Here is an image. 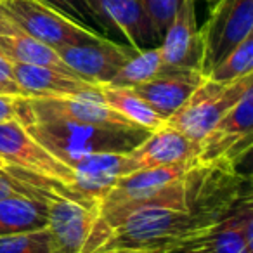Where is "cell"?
I'll use <instances>...</instances> for the list:
<instances>
[{
	"label": "cell",
	"mask_w": 253,
	"mask_h": 253,
	"mask_svg": "<svg viewBox=\"0 0 253 253\" xmlns=\"http://www.w3.org/2000/svg\"><path fill=\"white\" fill-rule=\"evenodd\" d=\"M18 120V97L0 95V122Z\"/></svg>",
	"instance_id": "f1b7e54d"
},
{
	"label": "cell",
	"mask_w": 253,
	"mask_h": 253,
	"mask_svg": "<svg viewBox=\"0 0 253 253\" xmlns=\"http://www.w3.org/2000/svg\"><path fill=\"white\" fill-rule=\"evenodd\" d=\"M106 30H118L135 50L156 47L162 37L156 33L137 0H88Z\"/></svg>",
	"instance_id": "5bb4252c"
},
{
	"label": "cell",
	"mask_w": 253,
	"mask_h": 253,
	"mask_svg": "<svg viewBox=\"0 0 253 253\" xmlns=\"http://www.w3.org/2000/svg\"><path fill=\"white\" fill-rule=\"evenodd\" d=\"M165 66H163L162 59V50L160 45L149 47V49L135 50L128 59L125 61L120 71L115 75L109 84L111 87H137L146 82L153 80L158 75L165 73Z\"/></svg>",
	"instance_id": "44dd1931"
},
{
	"label": "cell",
	"mask_w": 253,
	"mask_h": 253,
	"mask_svg": "<svg viewBox=\"0 0 253 253\" xmlns=\"http://www.w3.org/2000/svg\"><path fill=\"white\" fill-rule=\"evenodd\" d=\"M0 2H4V0H0Z\"/></svg>",
	"instance_id": "d6a6232c"
},
{
	"label": "cell",
	"mask_w": 253,
	"mask_h": 253,
	"mask_svg": "<svg viewBox=\"0 0 253 253\" xmlns=\"http://www.w3.org/2000/svg\"><path fill=\"white\" fill-rule=\"evenodd\" d=\"M253 33V0H217L200 28L203 43V73Z\"/></svg>",
	"instance_id": "9c48e42d"
},
{
	"label": "cell",
	"mask_w": 253,
	"mask_h": 253,
	"mask_svg": "<svg viewBox=\"0 0 253 253\" xmlns=\"http://www.w3.org/2000/svg\"><path fill=\"white\" fill-rule=\"evenodd\" d=\"M250 73H253V33L213 64L207 73V78L213 82H231Z\"/></svg>",
	"instance_id": "7402d4cb"
},
{
	"label": "cell",
	"mask_w": 253,
	"mask_h": 253,
	"mask_svg": "<svg viewBox=\"0 0 253 253\" xmlns=\"http://www.w3.org/2000/svg\"><path fill=\"white\" fill-rule=\"evenodd\" d=\"M220 220V217L198 210H173L165 207L139 208L109 232L106 243L97 252L205 245Z\"/></svg>",
	"instance_id": "6da1fadb"
},
{
	"label": "cell",
	"mask_w": 253,
	"mask_h": 253,
	"mask_svg": "<svg viewBox=\"0 0 253 253\" xmlns=\"http://www.w3.org/2000/svg\"><path fill=\"white\" fill-rule=\"evenodd\" d=\"M2 170H5V163L0 160V172H2Z\"/></svg>",
	"instance_id": "f546056e"
},
{
	"label": "cell",
	"mask_w": 253,
	"mask_h": 253,
	"mask_svg": "<svg viewBox=\"0 0 253 253\" xmlns=\"http://www.w3.org/2000/svg\"><path fill=\"white\" fill-rule=\"evenodd\" d=\"M99 92L106 104L116 113L144 128L148 132H155L156 128L165 125V120L151 108L146 101H142L134 88L128 87H111V85H99Z\"/></svg>",
	"instance_id": "d6986e66"
},
{
	"label": "cell",
	"mask_w": 253,
	"mask_h": 253,
	"mask_svg": "<svg viewBox=\"0 0 253 253\" xmlns=\"http://www.w3.org/2000/svg\"><path fill=\"white\" fill-rule=\"evenodd\" d=\"M163 66L170 70L203 71V43L196 25V2L180 0V5L167 28L162 42Z\"/></svg>",
	"instance_id": "8fae6325"
},
{
	"label": "cell",
	"mask_w": 253,
	"mask_h": 253,
	"mask_svg": "<svg viewBox=\"0 0 253 253\" xmlns=\"http://www.w3.org/2000/svg\"><path fill=\"white\" fill-rule=\"evenodd\" d=\"M200 142L193 141L182 132L163 125L128 151L132 172L160 169L182 162H198ZM200 163V162H198Z\"/></svg>",
	"instance_id": "7c38bea8"
},
{
	"label": "cell",
	"mask_w": 253,
	"mask_h": 253,
	"mask_svg": "<svg viewBox=\"0 0 253 253\" xmlns=\"http://www.w3.org/2000/svg\"><path fill=\"white\" fill-rule=\"evenodd\" d=\"M23 125L68 167L94 153H128L149 135L148 130H120L68 120H32Z\"/></svg>",
	"instance_id": "7a4b0ae2"
},
{
	"label": "cell",
	"mask_w": 253,
	"mask_h": 253,
	"mask_svg": "<svg viewBox=\"0 0 253 253\" xmlns=\"http://www.w3.org/2000/svg\"><path fill=\"white\" fill-rule=\"evenodd\" d=\"M205 78V73L200 70H170L132 88L163 120H167L189 99Z\"/></svg>",
	"instance_id": "9a60e30c"
},
{
	"label": "cell",
	"mask_w": 253,
	"mask_h": 253,
	"mask_svg": "<svg viewBox=\"0 0 253 253\" xmlns=\"http://www.w3.org/2000/svg\"><path fill=\"white\" fill-rule=\"evenodd\" d=\"M253 144V88L234 104L201 139L198 162L238 167Z\"/></svg>",
	"instance_id": "8992f818"
},
{
	"label": "cell",
	"mask_w": 253,
	"mask_h": 253,
	"mask_svg": "<svg viewBox=\"0 0 253 253\" xmlns=\"http://www.w3.org/2000/svg\"><path fill=\"white\" fill-rule=\"evenodd\" d=\"M208 253H253L252 193L245 194L208 238Z\"/></svg>",
	"instance_id": "ac0fdd59"
},
{
	"label": "cell",
	"mask_w": 253,
	"mask_h": 253,
	"mask_svg": "<svg viewBox=\"0 0 253 253\" xmlns=\"http://www.w3.org/2000/svg\"><path fill=\"white\" fill-rule=\"evenodd\" d=\"M49 189H42L37 187L30 182H25L14 173H11L5 167V170L0 172V200L2 198H11V196H26L32 200H39L43 203V196Z\"/></svg>",
	"instance_id": "484cf974"
},
{
	"label": "cell",
	"mask_w": 253,
	"mask_h": 253,
	"mask_svg": "<svg viewBox=\"0 0 253 253\" xmlns=\"http://www.w3.org/2000/svg\"><path fill=\"white\" fill-rule=\"evenodd\" d=\"M207 245H208V243H207ZM203 253H208V246H207V250H205V252Z\"/></svg>",
	"instance_id": "4dcf8cb0"
},
{
	"label": "cell",
	"mask_w": 253,
	"mask_h": 253,
	"mask_svg": "<svg viewBox=\"0 0 253 253\" xmlns=\"http://www.w3.org/2000/svg\"><path fill=\"white\" fill-rule=\"evenodd\" d=\"M252 88L253 73L231 82H213L205 78L189 99L165 120V125L182 132L193 141L201 142L215 123Z\"/></svg>",
	"instance_id": "3957f363"
},
{
	"label": "cell",
	"mask_w": 253,
	"mask_h": 253,
	"mask_svg": "<svg viewBox=\"0 0 253 253\" xmlns=\"http://www.w3.org/2000/svg\"><path fill=\"white\" fill-rule=\"evenodd\" d=\"M45 2L52 5V7H56L57 11H61L63 14H66L73 21H77L78 25L97 33V35L104 37V39L108 35V30L102 25L99 16L95 14L88 0H45Z\"/></svg>",
	"instance_id": "cb8c5ba5"
},
{
	"label": "cell",
	"mask_w": 253,
	"mask_h": 253,
	"mask_svg": "<svg viewBox=\"0 0 253 253\" xmlns=\"http://www.w3.org/2000/svg\"><path fill=\"white\" fill-rule=\"evenodd\" d=\"M0 160L9 169L21 170L61 184L70 193H73L80 203L99 208L97 203L87 201L77 193L73 170L47 151L39 141H35L19 120L0 122Z\"/></svg>",
	"instance_id": "277c9868"
},
{
	"label": "cell",
	"mask_w": 253,
	"mask_h": 253,
	"mask_svg": "<svg viewBox=\"0 0 253 253\" xmlns=\"http://www.w3.org/2000/svg\"><path fill=\"white\" fill-rule=\"evenodd\" d=\"M64 64L85 82L106 85L115 78L125 61L135 52L134 47L120 45L108 39L77 45L54 47Z\"/></svg>",
	"instance_id": "30bf717a"
},
{
	"label": "cell",
	"mask_w": 253,
	"mask_h": 253,
	"mask_svg": "<svg viewBox=\"0 0 253 253\" xmlns=\"http://www.w3.org/2000/svg\"><path fill=\"white\" fill-rule=\"evenodd\" d=\"M0 54L12 63L37 64V66L54 68V70L75 75L61 61L52 47L45 45L35 37L26 33L16 23V19L2 7V4H0Z\"/></svg>",
	"instance_id": "e0dca14e"
},
{
	"label": "cell",
	"mask_w": 253,
	"mask_h": 253,
	"mask_svg": "<svg viewBox=\"0 0 253 253\" xmlns=\"http://www.w3.org/2000/svg\"><path fill=\"white\" fill-rule=\"evenodd\" d=\"M207 243H205V245L180 246V248H163V250H130V248H118V250H106V252H97V253H203L205 250H207V246H208Z\"/></svg>",
	"instance_id": "83f0119b"
},
{
	"label": "cell",
	"mask_w": 253,
	"mask_h": 253,
	"mask_svg": "<svg viewBox=\"0 0 253 253\" xmlns=\"http://www.w3.org/2000/svg\"><path fill=\"white\" fill-rule=\"evenodd\" d=\"M0 253H50L47 227L0 236Z\"/></svg>",
	"instance_id": "603a6c76"
},
{
	"label": "cell",
	"mask_w": 253,
	"mask_h": 253,
	"mask_svg": "<svg viewBox=\"0 0 253 253\" xmlns=\"http://www.w3.org/2000/svg\"><path fill=\"white\" fill-rule=\"evenodd\" d=\"M0 95H11V97H28L12 71V63L0 54Z\"/></svg>",
	"instance_id": "4316f807"
},
{
	"label": "cell",
	"mask_w": 253,
	"mask_h": 253,
	"mask_svg": "<svg viewBox=\"0 0 253 253\" xmlns=\"http://www.w3.org/2000/svg\"><path fill=\"white\" fill-rule=\"evenodd\" d=\"M18 120H68L87 125L120 128V130H144L111 109L101 94L77 97H18Z\"/></svg>",
	"instance_id": "5b68a950"
},
{
	"label": "cell",
	"mask_w": 253,
	"mask_h": 253,
	"mask_svg": "<svg viewBox=\"0 0 253 253\" xmlns=\"http://www.w3.org/2000/svg\"><path fill=\"white\" fill-rule=\"evenodd\" d=\"M47 225L45 205L26 196L0 200V236L42 229Z\"/></svg>",
	"instance_id": "ffe728a7"
},
{
	"label": "cell",
	"mask_w": 253,
	"mask_h": 253,
	"mask_svg": "<svg viewBox=\"0 0 253 253\" xmlns=\"http://www.w3.org/2000/svg\"><path fill=\"white\" fill-rule=\"evenodd\" d=\"M137 2L148 14L156 33L163 39L167 28L170 26L177 9H179L180 0H137Z\"/></svg>",
	"instance_id": "d4e9b609"
},
{
	"label": "cell",
	"mask_w": 253,
	"mask_h": 253,
	"mask_svg": "<svg viewBox=\"0 0 253 253\" xmlns=\"http://www.w3.org/2000/svg\"><path fill=\"white\" fill-rule=\"evenodd\" d=\"M70 169L77 193L97 205L116 180L132 173L128 153H94L77 160Z\"/></svg>",
	"instance_id": "4fadbf2b"
},
{
	"label": "cell",
	"mask_w": 253,
	"mask_h": 253,
	"mask_svg": "<svg viewBox=\"0 0 253 253\" xmlns=\"http://www.w3.org/2000/svg\"><path fill=\"white\" fill-rule=\"evenodd\" d=\"M47 211L50 253H90V243L99 220V208L87 207L71 198L47 191L43 196Z\"/></svg>",
	"instance_id": "ba28073f"
},
{
	"label": "cell",
	"mask_w": 253,
	"mask_h": 253,
	"mask_svg": "<svg viewBox=\"0 0 253 253\" xmlns=\"http://www.w3.org/2000/svg\"><path fill=\"white\" fill-rule=\"evenodd\" d=\"M0 4L26 33L52 49L104 39L92 30L78 25L77 21L47 4L45 0H4Z\"/></svg>",
	"instance_id": "52a82bcc"
},
{
	"label": "cell",
	"mask_w": 253,
	"mask_h": 253,
	"mask_svg": "<svg viewBox=\"0 0 253 253\" xmlns=\"http://www.w3.org/2000/svg\"><path fill=\"white\" fill-rule=\"evenodd\" d=\"M12 71L28 97H77L101 94L99 85L54 68L12 63Z\"/></svg>",
	"instance_id": "2e32d148"
},
{
	"label": "cell",
	"mask_w": 253,
	"mask_h": 253,
	"mask_svg": "<svg viewBox=\"0 0 253 253\" xmlns=\"http://www.w3.org/2000/svg\"><path fill=\"white\" fill-rule=\"evenodd\" d=\"M210 2H213V4H215V2H217V0H210Z\"/></svg>",
	"instance_id": "1f68e13d"
}]
</instances>
